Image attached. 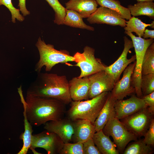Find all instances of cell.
<instances>
[{"label": "cell", "mask_w": 154, "mask_h": 154, "mask_svg": "<svg viewBox=\"0 0 154 154\" xmlns=\"http://www.w3.org/2000/svg\"><path fill=\"white\" fill-rule=\"evenodd\" d=\"M18 90L24 111L32 126H39L64 118L66 104L63 102L52 98L28 95L25 100L21 86Z\"/></svg>", "instance_id": "1"}, {"label": "cell", "mask_w": 154, "mask_h": 154, "mask_svg": "<svg viewBox=\"0 0 154 154\" xmlns=\"http://www.w3.org/2000/svg\"><path fill=\"white\" fill-rule=\"evenodd\" d=\"M101 7L107 8L116 11L123 19L128 20L131 17L129 10L121 5L117 0H96Z\"/></svg>", "instance_id": "23"}, {"label": "cell", "mask_w": 154, "mask_h": 154, "mask_svg": "<svg viewBox=\"0 0 154 154\" xmlns=\"http://www.w3.org/2000/svg\"><path fill=\"white\" fill-rule=\"evenodd\" d=\"M153 115L147 107L120 120L129 131L138 137L143 136L147 131Z\"/></svg>", "instance_id": "8"}, {"label": "cell", "mask_w": 154, "mask_h": 154, "mask_svg": "<svg viewBox=\"0 0 154 154\" xmlns=\"http://www.w3.org/2000/svg\"><path fill=\"white\" fill-rule=\"evenodd\" d=\"M115 101L112 97L110 92L105 103L93 124L96 132L102 130L110 119L116 117L114 106Z\"/></svg>", "instance_id": "18"}, {"label": "cell", "mask_w": 154, "mask_h": 154, "mask_svg": "<svg viewBox=\"0 0 154 154\" xmlns=\"http://www.w3.org/2000/svg\"><path fill=\"white\" fill-rule=\"evenodd\" d=\"M69 85L70 94L72 101L89 99L90 84L88 76L73 77L69 81Z\"/></svg>", "instance_id": "16"}, {"label": "cell", "mask_w": 154, "mask_h": 154, "mask_svg": "<svg viewBox=\"0 0 154 154\" xmlns=\"http://www.w3.org/2000/svg\"><path fill=\"white\" fill-rule=\"evenodd\" d=\"M110 92H103L84 101L72 100L67 112V117L73 121L86 119L93 124L105 103Z\"/></svg>", "instance_id": "3"}, {"label": "cell", "mask_w": 154, "mask_h": 154, "mask_svg": "<svg viewBox=\"0 0 154 154\" xmlns=\"http://www.w3.org/2000/svg\"><path fill=\"white\" fill-rule=\"evenodd\" d=\"M142 37L144 39L150 38L153 39L154 38V30L145 29L144 31Z\"/></svg>", "instance_id": "35"}, {"label": "cell", "mask_w": 154, "mask_h": 154, "mask_svg": "<svg viewBox=\"0 0 154 154\" xmlns=\"http://www.w3.org/2000/svg\"><path fill=\"white\" fill-rule=\"evenodd\" d=\"M136 64L135 60L129 64L123 71L121 79L116 82L111 91L112 97L115 100H121L135 93L131 83V77Z\"/></svg>", "instance_id": "12"}, {"label": "cell", "mask_w": 154, "mask_h": 154, "mask_svg": "<svg viewBox=\"0 0 154 154\" xmlns=\"http://www.w3.org/2000/svg\"><path fill=\"white\" fill-rule=\"evenodd\" d=\"M125 147L123 154H151L153 153V147L146 144L143 140L135 141Z\"/></svg>", "instance_id": "24"}, {"label": "cell", "mask_w": 154, "mask_h": 154, "mask_svg": "<svg viewBox=\"0 0 154 154\" xmlns=\"http://www.w3.org/2000/svg\"><path fill=\"white\" fill-rule=\"evenodd\" d=\"M114 106L116 117L119 120L147 107L142 98L134 95L126 100H116Z\"/></svg>", "instance_id": "14"}, {"label": "cell", "mask_w": 154, "mask_h": 154, "mask_svg": "<svg viewBox=\"0 0 154 154\" xmlns=\"http://www.w3.org/2000/svg\"><path fill=\"white\" fill-rule=\"evenodd\" d=\"M125 33L131 39L134 48L136 64L131 77V83L135 90L137 96L141 98L143 96L141 88L142 76L141 68L145 52L148 47L153 42V39H144L136 37L132 33L125 31Z\"/></svg>", "instance_id": "5"}, {"label": "cell", "mask_w": 154, "mask_h": 154, "mask_svg": "<svg viewBox=\"0 0 154 154\" xmlns=\"http://www.w3.org/2000/svg\"><path fill=\"white\" fill-rule=\"evenodd\" d=\"M102 131L105 135L112 137L117 150L121 153H123L130 141L137 140V137L129 131L116 117L108 121Z\"/></svg>", "instance_id": "6"}, {"label": "cell", "mask_w": 154, "mask_h": 154, "mask_svg": "<svg viewBox=\"0 0 154 154\" xmlns=\"http://www.w3.org/2000/svg\"><path fill=\"white\" fill-rule=\"evenodd\" d=\"M133 16L145 15L154 19V3L153 1L137 2L134 5L127 6Z\"/></svg>", "instance_id": "21"}, {"label": "cell", "mask_w": 154, "mask_h": 154, "mask_svg": "<svg viewBox=\"0 0 154 154\" xmlns=\"http://www.w3.org/2000/svg\"><path fill=\"white\" fill-rule=\"evenodd\" d=\"M90 81L89 99L106 92H110L115 84L113 77L104 70L88 76Z\"/></svg>", "instance_id": "10"}, {"label": "cell", "mask_w": 154, "mask_h": 154, "mask_svg": "<svg viewBox=\"0 0 154 154\" xmlns=\"http://www.w3.org/2000/svg\"><path fill=\"white\" fill-rule=\"evenodd\" d=\"M142 75L154 73V42L147 48L144 55L142 68Z\"/></svg>", "instance_id": "25"}, {"label": "cell", "mask_w": 154, "mask_h": 154, "mask_svg": "<svg viewBox=\"0 0 154 154\" xmlns=\"http://www.w3.org/2000/svg\"><path fill=\"white\" fill-rule=\"evenodd\" d=\"M53 9L55 13L54 22L58 25H63L66 15V8L58 0H46Z\"/></svg>", "instance_id": "27"}, {"label": "cell", "mask_w": 154, "mask_h": 154, "mask_svg": "<svg viewBox=\"0 0 154 154\" xmlns=\"http://www.w3.org/2000/svg\"><path fill=\"white\" fill-rule=\"evenodd\" d=\"M95 49L88 46L84 47L82 53H76L74 57L76 64L74 65L80 69V74L78 77L82 78L88 76L100 71L104 70L106 66L100 59L95 56Z\"/></svg>", "instance_id": "7"}, {"label": "cell", "mask_w": 154, "mask_h": 154, "mask_svg": "<svg viewBox=\"0 0 154 154\" xmlns=\"http://www.w3.org/2000/svg\"><path fill=\"white\" fill-rule=\"evenodd\" d=\"M36 46L38 51L40 58L35 65V70L37 73L40 72L42 67L45 66V71L49 72L56 64H66L68 62H74L73 56L66 50H58L54 46L46 44L39 37L37 41Z\"/></svg>", "instance_id": "4"}, {"label": "cell", "mask_w": 154, "mask_h": 154, "mask_svg": "<svg viewBox=\"0 0 154 154\" xmlns=\"http://www.w3.org/2000/svg\"><path fill=\"white\" fill-rule=\"evenodd\" d=\"M60 154H83V143H64Z\"/></svg>", "instance_id": "29"}, {"label": "cell", "mask_w": 154, "mask_h": 154, "mask_svg": "<svg viewBox=\"0 0 154 154\" xmlns=\"http://www.w3.org/2000/svg\"><path fill=\"white\" fill-rule=\"evenodd\" d=\"M149 27L151 28L154 29V21H153L151 24H150V25Z\"/></svg>", "instance_id": "37"}, {"label": "cell", "mask_w": 154, "mask_h": 154, "mask_svg": "<svg viewBox=\"0 0 154 154\" xmlns=\"http://www.w3.org/2000/svg\"><path fill=\"white\" fill-rule=\"evenodd\" d=\"M123 40L124 47L121 54L114 63L109 66H106L104 70L113 77L115 83L119 80L121 75L126 67L136 60L135 54L129 59L127 58L129 50L133 47L132 41L126 36L124 37Z\"/></svg>", "instance_id": "11"}, {"label": "cell", "mask_w": 154, "mask_h": 154, "mask_svg": "<svg viewBox=\"0 0 154 154\" xmlns=\"http://www.w3.org/2000/svg\"><path fill=\"white\" fill-rule=\"evenodd\" d=\"M64 143L56 134L45 130L33 135L30 149L33 152L35 148H41L44 149L48 154H60Z\"/></svg>", "instance_id": "9"}, {"label": "cell", "mask_w": 154, "mask_h": 154, "mask_svg": "<svg viewBox=\"0 0 154 154\" xmlns=\"http://www.w3.org/2000/svg\"><path fill=\"white\" fill-rule=\"evenodd\" d=\"M35 80L28 88L27 95L51 98L68 104L72 101L69 81L65 75L47 72L37 73Z\"/></svg>", "instance_id": "2"}, {"label": "cell", "mask_w": 154, "mask_h": 154, "mask_svg": "<svg viewBox=\"0 0 154 154\" xmlns=\"http://www.w3.org/2000/svg\"><path fill=\"white\" fill-rule=\"evenodd\" d=\"M141 98L145 102L149 112L154 115V92L149 94L143 96Z\"/></svg>", "instance_id": "33"}, {"label": "cell", "mask_w": 154, "mask_h": 154, "mask_svg": "<svg viewBox=\"0 0 154 154\" xmlns=\"http://www.w3.org/2000/svg\"><path fill=\"white\" fill-rule=\"evenodd\" d=\"M87 20L91 24H106L123 27H125L126 21L116 11L101 6L87 18Z\"/></svg>", "instance_id": "13"}, {"label": "cell", "mask_w": 154, "mask_h": 154, "mask_svg": "<svg viewBox=\"0 0 154 154\" xmlns=\"http://www.w3.org/2000/svg\"><path fill=\"white\" fill-rule=\"evenodd\" d=\"M137 2H151L153 1L154 0H136Z\"/></svg>", "instance_id": "36"}, {"label": "cell", "mask_w": 154, "mask_h": 154, "mask_svg": "<svg viewBox=\"0 0 154 154\" xmlns=\"http://www.w3.org/2000/svg\"><path fill=\"white\" fill-rule=\"evenodd\" d=\"M66 8L75 11L82 18H88L97 9L96 0H70L65 3Z\"/></svg>", "instance_id": "19"}, {"label": "cell", "mask_w": 154, "mask_h": 154, "mask_svg": "<svg viewBox=\"0 0 154 154\" xmlns=\"http://www.w3.org/2000/svg\"><path fill=\"white\" fill-rule=\"evenodd\" d=\"M26 0H19L18 6L19 10L23 16H25L30 14V12L27 9L26 6Z\"/></svg>", "instance_id": "34"}, {"label": "cell", "mask_w": 154, "mask_h": 154, "mask_svg": "<svg viewBox=\"0 0 154 154\" xmlns=\"http://www.w3.org/2000/svg\"><path fill=\"white\" fill-rule=\"evenodd\" d=\"M102 130L96 132L92 138L101 154H118L116 146Z\"/></svg>", "instance_id": "20"}, {"label": "cell", "mask_w": 154, "mask_h": 154, "mask_svg": "<svg viewBox=\"0 0 154 154\" xmlns=\"http://www.w3.org/2000/svg\"><path fill=\"white\" fill-rule=\"evenodd\" d=\"M44 129L54 132L60 138L64 143H71L74 133V121L67 117L47 122Z\"/></svg>", "instance_id": "15"}, {"label": "cell", "mask_w": 154, "mask_h": 154, "mask_svg": "<svg viewBox=\"0 0 154 154\" xmlns=\"http://www.w3.org/2000/svg\"><path fill=\"white\" fill-rule=\"evenodd\" d=\"M126 25L124 27L125 31L135 32L138 37H142L144 30L150 24H146L140 19L134 16L131 17L126 21Z\"/></svg>", "instance_id": "26"}, {"label": "cell", "mask_w": 154, "mask_h": 154, "mask_svg": "<svg viewBox=\"0 0 154 154\" xmlns=\"http://www.w3.org/2000/svg\"><path fill=\"white\" fill-rule=\"evenodd\" d=\"M63 25L90 31H94V27L88 25L84 23L82 17L78 13L73 10L66 9Z\"/></svg>", "instance_id": "22"}, {"label": "cell", "mask_w": 154, "mask_h": 154, "mask_svg": "<svg viewBox=\"0 0 154 154\" xmlns=\"http://www.w3.org/2000/svg\"><path fill=\"white\" fill-rule=\"evenodd\" d=\"M74 133L72 137L73 143H83L92 138L96 132L93 124L84 119L74 120Z\"/></svg>", "instance_id": "17"}, {"label": "cell", "mask_w": 154, "mask_h": 154, "mask_svg": "<svg viewBox=\"0 0 154 154\" xmlns=\"http://www.w3.org/2000/svg\"><path fill=\"white\" fill-rule=\"evenodd\" d=\"M143 136V141L147 145L153 147L154 145V119L152 120L148 129Z\"/></svg>", "instance_id": "32"}, {"label": "cell", "mask_w": 154, "mask_h": 154, "mask_svg": "<svg viewBox=\"0 0 154 154\" xmlns=\"http://www.w3.org/2000/svg\"><path fill=\"white\" fill-rule=\"evenodd\" d=\"M141 88L143 96L154 92V73L142 75Z\"/></svg>", "instance_id": "28"}, {"label": "cell", "mask_w": 154, "mask_h": 154, "mask_svg": "<svg viewBox=\"0 0 154 154\" xmlns=\"http://www.w3.org/2000/svg\"><path fill=\"white\" fill-rule=\"evenodd\" d=\"M83 154H101L92 138L83 143Z\"/></svg>", "instance_id": "31"}, {"label": "cell", "mask_w": 154, "mask_h": 154, "mask_svg": "<svg viewBox=\"0 0 154 154\" xmlns=\"http://www.w3.org/2000/svg\"><path fill=\"white\" fill-rule=\"evenodd\" d=\"M2 5L6 7L10 12L13 23H15L16 19L20 22L24 20V17L20 14L19 10L14 7L11 0H0V5Z\"/></svg>", "instance_id": "30"}]
</instances>
